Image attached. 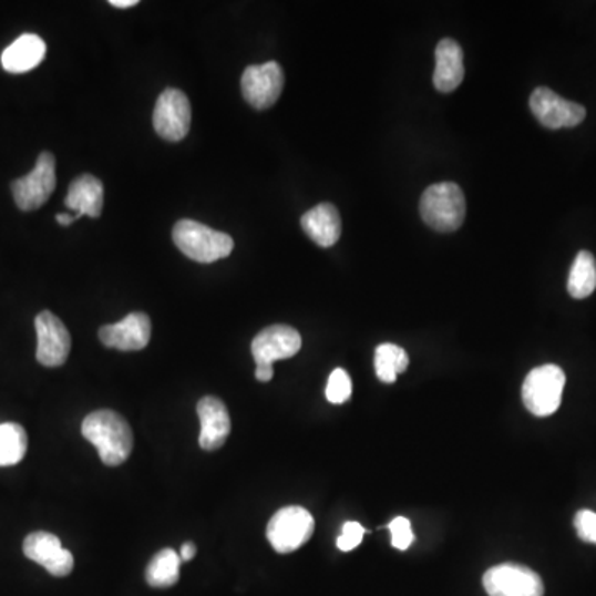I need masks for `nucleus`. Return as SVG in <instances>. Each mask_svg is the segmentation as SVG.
I'll use <instances>...</instances> for the list:
<instances>
[{"mask_svg":"<svg viewBox=\"0 0 596 596\" xmlns=\"http://www.w3.org/2000/svg\"><path fill=\"white\" fill-rule=\"evenodd\" d=\"M201 421L199 444L204 451H217L226 444L230 433V417L226 404L216 397H206L197 403Z\"/></svg>","mask_w":596,"mask_h":596,"instance_id":"nucleus-15","label":"nucleus"},{"mask_svg":"<svg viewBox=\"0 0 596 596\" xmlns=\"http://www.w3.org/2000/svg\"><path fill=\"white\" fill-rule=\"evenodd\" d=\"M110 6L116 7V9H130V7L138 6V0H112Z\"/></svg>","mask_w":596,"mask_h":596,"instance_id":"nucleus-30","label":"nucleus"},{"mask_svg":"<svg viewBox=\"0 0 596 596\" xmlns=\"http://www.w3.org/2000/svg\"><path fill=\"white\" fill-rule=\"evenodd\" d=\"M103 196H105V189H103L102 181L92 174H83L70 184L65 206L70 210H75L76 216L80 217H100L103 209Z\"/></svg>","mask_w":596,"mask_h":596,"instance_id":"nucleus-19","label":"nucleus"},{"mask_svg":"<svg viewBox=\"0 0 596 596\" xmlns=\"http://www.w3.org/2000/svg\"><path fill=\"white\" fill-rule=\"evenodd\" d=\"M37 361L47 368L65 363L72 348V338L63 321L52 311H40L35 318Z\"/></svg>","mask_w":596,"mask_h":596,"instance_id":"nucleus-10","label":"nucleus"},{"mask_svg":"<svg viewBox=\"0 0 596 596\" xmlns=\"http://www.w3.org/2000/svg\"><path fill=\"white\" fill-rule=\"evenodd\" d=\"M173 240L184 256L199 264L226 259L234 249V240L229 234L219 233L191 219L179 220L174 226Z\"/></svg>","mask_w":596,"mask_h":596,"instance_id":"nucleus-2","label":"nucleus"},{"mask_svg":"<svg viewBox=\"0 0 596 596\" xmlns=\"http://www.w3.org/2000/svg\"><path fill=\"white\" fill-rule=\"evenodd\" d=\"M485 592L489 596H544L541 575L518 564H502L485 572Z\"/></svg>","mask_w":596,"mask_h":596,"instance_id":"nucleus-7","label":"nucleus"},{"mask_svg":"<svg viewBox=\"0 0 596 596\" xmlns=\"http://www.w3.org/2000/svg\"><path fill=\"white\" fill-rule=\"evenodd\" d=\"M464 53L455 40L444 39L436 47V70L433 82L436 90L451 93L464 80Z\"/></svg>","mask_w":596,"mask_h":596,"instance_id":"nucleus-17","label":"nucleus"},{"mask_svg":"<svg viewBox=\"0 0 596 596\" xmlns=\"http://www.w3.org/2000/svg\"><path fill=\"white\" fill-rule=\"evenodd\" d=\"M351 398V380L347 371L337 368L328 378L327 400L333 404L347 403Z\"/></svg>","mask_w":596,"mask_h":596,"instance_id":"nucleus-24","label":"nucleus"},{"mask_svg":"<svg viewBox=\"0 0 596 596\" xmlns=\"http://www.w3.org/2000/svg\"><path fill=\"white\" fill-rule=\"evenodd\" d=\"M531 110L538 123L548 130L575 129L587 116L584 106L562 99L547 86H538L532 93Z\"/></svg>","mask_w":596,"mask_h":596,"instance_id":"nucleus-9","label":"nucleus"},{"mask_svg":"<svg viewBox=\"0 0 596 596\" xmlns=\"http://www.w3.org/2000/svg\"><path fill=\"white\" fill-rule=\"evenodd\" d=\"M363 525L358 524V522H347V524L343 525V531H341L340 537H338L337 547L340 548L341 552H351L363 542Z\"/></svg>","mask_w":596,"mask_h":596,"instance_id":"nucleus-27","label":"nucleus"},{"mask_svg":"<svg viewBox=\"0 0 596 596\" xmlns=\"http://www.w3.org/2000/svg\"><path fill=\"white\" fill-rule=\"evenodd\" d=\"M55 186V157L49 151H43L32 173L13 181V199L20 210L40 209L50 199Z\"/></svg>","mask_w":596,"mask_h":596,"instance_id":"nucleus-6","label":"nucleus"},{"mask_svg":"<svg viewBox=\"0 0 596 596\" xmlns=\"http://www.w3.org/2000/svg\"><path fill=\"white\" fill-rule=\"evenodd\" d=\"M256 378L260 383H269L274 378V367H257Z\"/></svg>","mask_w":596,"mask_h":596,"instance_id":"nucleus-29","label":"nucleus"},{"mask_svg":"<svg viewBox=\"0 0 596 596\" xmlns=\"http://www.w3.org/2000/svg\"><path fill=\"white\" fill-rule=\"evenodd\" d=\"M314 531L315 521L310 512L298 505H290V507L280 508L270 518L267 525V538L274 551L279 554H292L310 541Z\"/></svg>","mask_w":596,"mask_h":596,"instance_id":"nucleus-5","label":"nucleus"},{"mask_svg":"<svg viewBox=\"0 0 596 596\" xmlns=\"http://www.w3.org/2000/svg\"><path fill=\"white\" fill-rule=\"evenodd\" d=\"M181 557L173 548H164L151 558L146 582L153 588H169L179 580Z\"/></svg>","mask_w":596,"mask_h":596,"instance_id":"nucleus-20","label":"nucleus"},{"mask_svg":"<svg viewBox=\"0 0 596 596\" xmlns=\"http://www.w3.org/2000/svg\"><path fill=\"white\" fill-rule=\"evenodd\" d=\"M99 335L105 347L120 351H140L148 347L151 320L148 315L133 311L119 323L100 328Z\"/></svg>","mask_w":596,"mask_h":596,"instance_id":"nucleus-14","label":"nucleus"},{"mask_svg":"<svg viewBox=\"0 0 596 596\" xmlns=\"http://www.w3.org/2000/svg\"><path fill=\"white\" fill-rule=\"evenodd\" d=\"M25 430L17 423L0 424V467L19 464L27 454Z\"/></svg>","mask_w":596,"mask_h":596,"instance_id":"nucleus-23","label":"nucleus"},{"mask_svg":"<svg viewBox=\"0 0 596 596\" xmlns=\"http://www.w3.org/2000/svg\"><path fill=\"white\" fill-rule=\"evenodd\" d=\"M391 532V544L398 551L404 552L413 545L414 534L411 522L407 517H397L388 525Z\"/></svg>","mask_w":596,"mask_h":596,"instance_id":"nucleus-25","label":"nucleus"},{"mask_svg":"<svg viewBox=\"0 0 596 596\" xmlns=\"http://www.w3.org/2000/svg\"><path fill=\"white\" fill-rule=\"evenodd\" d=\"M574 525L582 541L596 545V512L587 511V508L578 511Z\"/></svg>","mask_w":596,"mask_h":596,"instance_id":"nucleus-26","label":"nucleus"},{"mask_svg":"<svg viewBox=\"0 0 596 596\" xmlns=\"http://www.w3.org/2000/svg\"><path fill=\"white\" fill-rule=\"evenodd\" d=\"M47 45L35 33H23L2 53V66L9 73H25L45 59Z\"/></svg>","mask_w":596,"mask_h":596,"instance_id":"nucleus-18","label":"nucleus"},{"mask_svg":"<svg viewBox=\"0 0 596 596\" xmlns=\"http://www.w3.org/2000/svg\"><path fill=\"white\" fill-rule=\"evenodd\" d=\"M82 434L96 448L103 464L110 467L123 464L132 454V427L116 411L100 410L89 414L83 421Z\"/></svg>","mask_w":596,"mask_h":596,"instance_id":"nucleus-1","label":"nucleus"},{"mask_svg":"<svg viewBox=\"0 0 596 596\" xmlns=\"http://www.w3.org/2000/svg\"><path fill=\"white\" fill-rule=\"evenodd\" d=\"M565 373L557 364H542L525 378L522 400L534 417H552L561 408Z\"/></svg>","mask_w":596,"mask_h":596,"instance_id":"nucleus-4","label":"nucleus"},{"mask_svg":"<svg viewBox=\"0 0 596 596\" xmlns=\"http://www.w3.org/2000/svg\"><path fill=\"white\" fill-rule=\"evenodd\" d=\"M408 364H410V358L407 351L398 345H380L374 351V370L383 383H394L398 374L407 371Z\"/></svg>","mask_w":596,"mask_h":596,"instance_id":"nucleus-22","label":"nucleus"},{"mask_svg":"<svg viewBox=\"0 0 596 596\" xmlns=\"http://www.w3.org/2000/svg\"><path fill=\"white\" fill-rule=\"evenodd\" d=\"M300 348V333L289 325L264 328L253 341V354L257 367H274V361L296 357Z\"/></svg>","mask_w":596,"mask_h":596,"instance_id":"nucleus-13","label":"nucleus"},{"mask_svg":"<svg viewBox=\"0 0 596 596\" xmlns=\"http://www.w3.org/2000/svg\"><path fill=\"white\" fill-rule=\"evenodd\" d=\"M420 213L431 229L454 233L464 223V193L455 183L433 184L421 196Z\"/></svg>","mask_w":596,"mask_h":596,"instance_id":"nucleus-3","label":"nucleus"},{"mask_svg":"<svg viewBox=\"0 0 596 596\" xmlns=\"http://www.w3.org/2000/svg\"><path fill=\"white\" fill-rule=\"evenodd\" d=\"M23 554L29 561L42 565L53 577H69L72 574L73 555L62 547L56 535L49 532H33L23 541Z\"/></svg>","mask_w":596,"mask_h":596,"instance_id":"nucleus-12","label":"nucleus"},{"mask_svg":"<svg viewBox=\"0 0 596 596\" xmlns=\"http://www.w3.org/2000/svg\"><path fill=\"white\" fill-rule=\"evenodd\" d=\"M76 219H80V216H69V214H56V223L60 226H70V224L75 223Z\"/></svg>","mask_w":596,"mask_h":596,"instance_id":"nucleus-31","label":"nucleus"},{"mask_svg":"<svg viewBox=\"0 0 596 596\" xmlns=\"http://www.w3.org/2000/svg\"><path fill=\"white\" fill-rule=\"evenodd\" d=\"M301 229L317 246L331 247L341 236L340 213L333 204H318L301 216Z\"/></svg>","mask_w":596,"mask_h":596,"instance_id":"nucleus-16","label":"nucleus"},{"mask_svg":"<svg viewBox=\"0 0 596 596\" xmlns=\"http://www.w3.org/2000/svg\"><path fill=\"white\" fill-rule=\"evenodd\" d=\"M197 548L196 545L193 544V542H186V544L181 547L179 557L181 562H191L194 557H196Z\"/></svg>","mask_w":596,"mask_h":596,"instance_id":"nucleus-28","label":"nucleus"},{"mask_svg":"<svg viewBox=\"0 0 596 596\" xmlns=\"http://www.w3.org/2000/svg\"><path fill=\"white\" fill-rule=\"evenodd\" d=\"M191 113L189 100L181 90H164L154 106V132L167 142H181L189 133Z\"/></svg>","mask_w":596,"mask_h":596,"instance_id":"nucleus-8","label":"nucleus"},{"mask_svg":"<svg viewBox=\"0 0 596 596\" xmlns=\"http://www.w3.org/2000/svg\"><path fill=\"white\" fill-rule=\"evenodd\" d=\"M568 294L572 297L582 300V298L590 297L596 289V260L594 254L588 250L578 253L574 266L568 276Z\"/></svg>","mask_w":596,"mask_h":596,"instance_id":"nucleus-21","label":"nucleus"},{"mask_svg":"<svg viewBox=\"0 0 596 596\" xmlns=\"http://www.w3.org/2000/svg\"><path fill=\"white\" fill-rule=\"evenodd\" d=\"M284 70L277 62L264 65L247 66L243 75V95L246 102L256 110H267L276 105L282 95Z\"/></svg>","mask_w":596,"mask_h":596,"instance_id":"nucleus-11","label":"nucleus"}]
</instances>
